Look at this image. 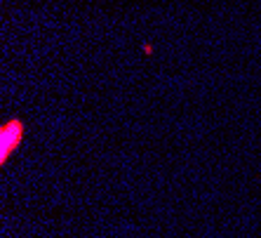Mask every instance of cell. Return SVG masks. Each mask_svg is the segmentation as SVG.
<instances>
[{
  "instance_id": "obj_1",
  "label": "cell",
  "mask_w": 261,
  "mask_h": 238,
  "mask_svg": "<svg viewBox=\"0 0 261 238\" xmlns=\"http://www.w3.org/2000/svg\"><path fill=\"white\" fill-rule=\"evenodd\" d=\"M19 139H21V125L17 121H12L3 130V158H7V153H10V147H17Z\"/></svg>"
}]
</instances>
